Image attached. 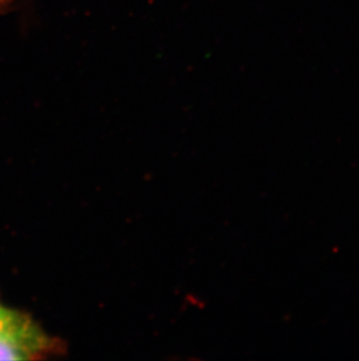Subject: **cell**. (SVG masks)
<instances>
[{"instance_id": "obj_1", "label": "cell", "mask_w": 359, "mask_h": 361, "mask_svg": "<svg viewBox=\"0 0 359 361\" xmlns=\"http://www.w3.org/2000/svg\"><path fill=\"white\" fill-rule=\"evenodd\" d=\"M56 343L28 314L0 303V360L44 358Z\"/></svg>"}, {"instance_id": "obj_2", "label": "cell", "mask_w": 359, "mask_h": 361, "mask_svg": "<svg viewBox=\"0 0 359 361\" xmlns=\"http://www.w3.org/2000/svg\"><path fill=\"white\" fill-rule=\"evenodd\" d=\"M11 0H0V6H6L7 4H10Z\"/></svg>"}]
</instances>
